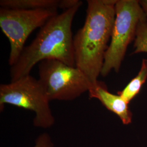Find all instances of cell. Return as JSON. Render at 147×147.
<instances>
[{
  "mask_svg": "<svg viewBox=\"0 0 147 147\" xmlns=\"http://www.w3.org/2000/svg\"><path fill=\"white\" fill-rule=\"evenodd\" d=\"M117 0H88L84 25L73 38L75 66L98 84L111 38Z\"/></svg>",
  "mask_w": 147,
  "mask_h": 147,
  "instance_id": "6da1fadb",
  "label": "cell"
},
{
  "mask_svg": "<svg viewBox=\"0 0 147 147\" xmlns=\"http://www.w3.org/2000/svg\"><path fill=\"white\" fill-rule=\"evenodd\" d=\"M81 5L54 16L40 28L34 39L24 47L17 62L11 67V82L30 75L36 64L46 59H56L76 67L71 27Z\"/></svg>",
  "mask_w": 147,
  "mask_h": 147,
  "instance_id": "7a4b0ae2",
  "label": "cell"
},
{
  "mask_svg": "<svg viewBox=\"0 0 147 147\" xmlns=\"http://www.w3.org/2000/svg\"><path fill=\"white\" fill-rule=\"evenodd\" d=\"M50 100L38 80L27 75L15 81L0 85V110L10 104L34 112L33 125L49 128L55 124Z\"/></svg>",
  "mask_w": 147,
  "mask_h": 147,
  "instance_id": "3957f363",
  "label": "cell"
},
{
  "mask_svg": "<svg viewBox=\"0 0 147 147\" xmlns=\"http://www.w3.org/2000/svg\"><path fill=\"white\" fill-rule=\"evenodd\" d=\"M115 11L111 40L101 72L104 77L112 70L117 73L119 71L127 47L135 39L138 24L145 16L139 1L137 0H117Z\"/></svg>",
  "mask_w": 147,
  "mask_h": 147,
  "instance_id": "277c9868",
  "label": "cell"
},
{
  "mask_svg": "<svg viewBox=\"0 0 147 147\" xmlns=\"http://www.w3.org/2000/svg\"><path fill=\"white\" fill-rule=\"evenodd\" d=\"M38 79L49 99L71 101L93 86L81 70L56 59H46L38 64Z\"/></svg>",
  "mask_w": 147,
  "mask_h": 147,
  "instance_id": "5b68a950",
  "label": "cell"
},
{
  "mask_svg": "<svg viewBox=\"0 0 147 147\" xmlns=\"http://www.w3.org/2000/svg\"><path fill=\"white\" fill-rule=\"evenodd\" d=\"M57 14V9L21 10L1 8L0 27L10 43L8 62L11 67L19 58L32 32Z\"/></svg>",
  "mask_w": 147,
  "mask_h": 147,
  "instance_id": "8992f818",
  "label": "cell"
},
{
  "mask_svg": "<svg viewBox=\"0 0 147 147\" xmlns=\"http://www.w3.org/2000/svg\"><path fill=\"white\" fill-rule=\"evenodd\" d=\"M88 93L90 99L99 100L107 110L118 116L123 124L129 125L131 123L132 114L129 107V103L120 95L114 94L109 92L103 82L98 81L89 90Z\"/></svg>",
  "mask_w": 147,
  "mask_h": 147,
  "instance_id": "52a82bcc",
  "label": "cell"
},
{
  "mask_svg": "<svg viewBox=\"0 0 147 147\" xmlns=\"http://www.w3.org/2000/svg\"><path fill=\"white\" fill-rule=\"evenodd\" d=\"M59 0H1V8L12 9L37 10L57 9Z\"/></svg>",
  "mask_w": 147,
  "mask_h": 147,
  "instance_id": "ba28073f",
  "label": "cell"
},
{
  "mask_svg": "<svg viewBox=\"0 0 147 147\" xmlns=\"http://www.w3.org/2000/svg\"><path fill=\"white\" fill-rule=\"evenodd\" d=\"M147 79V59H143L141 69L136 76L131 80L126 87L118 94L126 100L128 103L138 94L142 88L143 84Z\"/></svg>",
  "mask_w": 147,
  "mask_h": 147,
  "instance_id": "9c48e42d",
  "label": "cell"
},
{
  "mask_svg": "<svg viewBox=\"0 0 147 147\" xmlns=\"http://www.w3.org/2000/svg\"><path fill=\"white\" fill-rule=\"evenodd\" d=\"M133 53H147V22L146 16L142 17L137 27Z\"/></svg>",
  "mask_w": 147,
  "mask_h": 147,
  "instance_id": "30bf717a",
  "label": "cell"
},
{
  "mask_svg": "<svg viewBox=\"0 0 147 147\" xmlns=\"http://www.w3.org/2000/svg\"><path fill=\"white\" fill-rule=\"evenodd\" d=\"M34 147H55L53 141L47 133H43L38 137Z\"/></svg>",
  "mask_w": 147,
  "mask_h": 147,
  "instance_id": "8fae6325",
  "label": "cell"
},
{
  "mask_svg": "<svg viewBox=\"0 0 147 147\" xmlns=\"http://www.w3.org/2000/svg\"><path fill=\"white\" fill-rule=\"evenodd\" d=\"M82 4V2L79 0H59L58 8L66 11Z\"/></svg>",
  "mask_w": 147,
  "mask_h": 147,
  "instance_id": "7c38bea8",
  "label": "cell"
},
{
  "mask_svg": "<svg viewBox=\"0 0 147 147\" xmlns=\"http://www.w3.org/2000/svg\"><path fill=\"white\" fill-rule=\"evenodd\" d=\"M139 3L142 7V9L146 16L147 22V0H141L139 1Z\"/></svg>",
  "mask_w": 147,
  "mask_h": 147,
  "instance_id": "4fadbf2b",
  "label": "cell"
}]
</instances>
